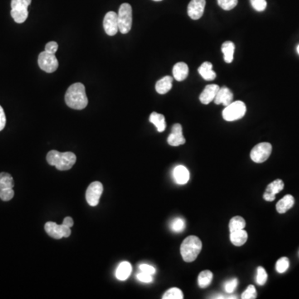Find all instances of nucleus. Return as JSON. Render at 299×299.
Returning <instances> with one entry per match:
<instances>
[{"mask_svg": "<svg viewBox=\"0 0 299 299\" xmlns=\"http://www.w3.org/2000/svg\"><path fill=\"white\" fill-rule=\"evenodd\" d=\"M65 102L68 107L73 109L83 110L86 108L88 104V99L83 83H74L68 88L65 94Z\"/></svg>", "mask_w": 299, "mask_h": 299, "instance_id": "f257e3e1", "label": "nucleus"}, {"mask_svg": "<svg viewBox=\"0 0 299 299\" xmlns=\"http://www.w3.org/2000/svg\"><path fill=\"white\" fill-rule=\"evenodd\" d=\"M77 161L76 155L73 152H59L58 151H49L47 155V161L50 166H54L59 170H68L74 166Z\"/></svg>", "mask_w": 299, "mask_h": 299, "instance_id": "f03ea898", "label": "nucleus"}, {"mask_svg": "<svg viewBox=\"0 0 299 299\" xmlns=\"http://www.w3.org/2000/svg\"><path fill=\"white\" fill-rule=\"evenodd\" d=\"M201 249V240L197 236L190 235L185 238L181 243L180 253L184 261L187 263H191L197 258Z\"/></svg>", "mask_w": 299, "mask_h": 299, "instance_id": "7ed1b4c3", "label": "nucleus"}, {"mask_svg": "<svg viewBox=\"0 0 299 299\" xmlns=\"http://www.w3.org/2000/svg\"><path fill=\"white\" fill-rule=\"evenodd\" d=\"M118 17V27L122 34L130 32L132 25V8L129 4L125 3L120 6Z\"/></svg>", "mask_w": 299, "mask_h": 299, "instance_id": "20e7f679", "label": "nucleus"}, {"mask_svg": "<svg viewBox=\"0 0 299 299\" xmlns=\"http://www.w3.org/2000/svg\"><path fill=\"white\" fill-rule=\"evenodd\" d=\"M32 0H12L11 1V16L17 24H23L29 16L28 8Z\"/></svg>", "mask_w": 299, "mask_h": 299, "instance_id": "39448f33", "label": "nucleus"}, {"mask_svg": "<svg viewBox=\"0 0 299 299\" xmlns=\"http://www.w3.org/2000/svg\"><path fill=\"white\" fill-rule=\"evenodd\" d=\"M246 105L242 101H236L227 106L223 111V118L227 122L241 119L245 115Z\"/></svg>", "mask_w": 299, "mask_h": 299, "instance_id": "423d86ee", "label": "nucleus"}, {"mask_svg": "<svg viewBox=\"0 0 299 299\" xmlns=\"http://www.w3.org/2000/svg\"><path fill=\"white\" fill-rule=\"evenodd\" d=\"M272 153V145L268 142H262L256 145L251 151V160L255 163H263L267 161Z\"/></svg>", "mask_w": 299, "mask_h": 299, "instance_id": "0eeeda50", "label": "nucleus"}, {"mask_svg": "<svg viewBox=\"0 0 299 299\" xmlns=\"http://www.w3.org/2000/svg\"><path fill=\"white\" fill-rule=\"evenodd\" d=\"M38 61L39 68L48 73H54L59 68V61L55 54H49L46 51L42 52L39 54Z\"/></svg>", "mask_w": 299, "mask_h": 299, "instance_id": "6e6552de", "label": "nucleus"}, {"mask_svg": "<svg viewBox=\"0 0 299 299\" xmlns=\"http://www.w3.org/2000/svg\"><path fill=\"white\" fill-rule=\"evenodd\" d=\"M44 229L50 237L56 239L68 238L71 235V228L63 224H56L55 222H47Z\"/></svg>", "mask_w": 299, "mask_h": 299, "instance_id": "1a4fd4ad", "label": "nucleus"}, {"mask_svg": "<svg viewBox=\"0 0 299 299\" xmlns=\"http://www.w3.org/2000/svg\"><path fill=\"white\" fill-rule=\"evenodd\" d=\"M103 192V185L99 181L91 183L86 192V199L91 206H97Z\"/></svg>", "mask_w": 299, "mask_h": 299, "instance_id": "9d476101", "label": "nucleus"}, {"mask_svg": "<svg viewBox=\"0 0 299 299\" xmlns=\"http://www.w3.org/2000/svg\"><path fill=\"white\" fill-rule=\"evenodd\" d=\"M103 27L105 32L109 36H114L119 30L118 27V17L117 13L111 11L105 15L103 20Z\"/></svg>", "mask_w": 299, "mask_h": 299, "instance_id": "9b49d317", "label": "nucleus"}, {"mask_svg": "<svg viewBox=\"0 0 299 299\" xmlns=\"http://www.w3.org/2000/svg\"><path fill=\"white\" fill-rule=\"evenodd\" d=\"M205 0H191L188 5V15L193 20H199L204 14Z\"/></svg>", "mask_w": 299, "mask_h": 299, "instance_id": "f8f14e48", "label": "nucleus"}, {"mask_svg": "<svg viewBox=\"0 0 299 299\" xmlns=\"http://www.w3.org/2000/svg\"><path fill=\"white\" fill-rule=\"evenodd\" d=\"M167 142L170 146H179L185 143V139L183 136L182 127L181 125L176 124L171 128V133L169 135Z\"/></svg>", "mask_w": 299, "mask_h": 299, "instance_id": "ddd939ff", "label": "nucleus"}, {"mask_svg": "<svg viewBox=\"0 0 299 299\" xmlns=\"http://www.w3.org/2000/svg\"><path fill=\"white\" fill-rule=\"evenodd\" d=\"M283 187L284 183L282 180L278 179L272 181L266 188L265 192L263 194V199H265L266 201H273L276 198V195L281 192Z\"/></svg>", "mask_w": 299, "mask_h": 299, "instance_id": "4468645a", "label": "nucleus"}, {"mask_svg": "<svg viewBox=\"0 0 299 299\" xmlns=\"http://www.w3.org/2000/svg\"><path fill=\"white\" fill-rule=\"evenodd\" d=\"M219 90V87L215 84H209L204 88V91L199 95V101L203 104H209L214 101Z\"/></svg>", "mask_w": 299, "mask_h": 299, "instance_id": "2eb2a0df", "label": "nucleus"}, {"mask_svg": "<svg viewBox=\"0 0 299 299\" xmlns=\"http://www.w3.org/2000/svg\"><path fill=\"white\" fill-rule=\"evenodd\" d=\"M233 95L231 91L226 87L219 88V92L217 93L216 97L214 98V102L215 104H223L224 107L229 106L233 102Z\"/></svg>", "mask_w": 299, "mask_h": 299, "instance_id": "dca6fc26", "label": "nucleus"}, {"mask_svg": "<svg viewBox=\"0 0 299 299\" xmlns=\"http://www.w3.org/2000/svg\"><path fill=\"white\" fill-rule=\"evenodd\" d=\"M173 177L178 185H185L190 180V172L184 166H177L173 170Z\"/></svg>", "mask_w": 299, "mask_h": 299, "instance_id": "f3484780", "label": "nucleus"}, {"mask_svg": "<svg viewBox=\"0 0 299 299\" xmlns=\"http://www.w3.org/2000/svg\"><path fill=\"white\" fill-rule=\"evenodd\" d=\"M188 74H189V68L187 64L185 63L182 62L178 63L173 68V77L176 81L181 82L185 80V78H187Z\"/></svg>", "mask_w": 299, "mask_h": 299, "instance_id": "a211bd4d", "label": "nucleus"}, {"mask_svg": "<svg viewBox=\"0 0 299 299\" xmlns=\"http://www.w3.org/2000/svg\"><path fill=\"white\" fill-rule=\"evenodd\" d=\"M132 272V264L129 262L124 261L120 263L116 271V277L117 279L125 281L130 277Z\"/></svg>", "mask_w": 299, "mask_h": 299, "instance_id": "6ab92c4d", "label": "nucleus"}, {"mask_svg": "<svg viewBox=\"0 0 299 299\" xmlns=\"http://www.w3.org/2000/svg\"><path fill=\"white\" fill-rule=\"evenodd\" d=\"M294 198L291 195H285L276 204V209L279 214H284L294 205Z\"/></svg>", "mask_w": 299, "mask_h": 299, "instance_id": "aec40b11", "label": "nucleus"}, {"mask_svg": "<svg viewBox=\"0 0 299 299\" xmlns=\"http://www.w3.org/2000/svg\"><path fill=\"white\" fill-rule=\"evenodd\" d=\"M198 71L204 80L213 81L216 78V73L213 70V65L209 62L203 63Z\"/></svg>", "mask_w": 299, "mask_h": 299, "instance_id": "412c9836", "label": "nucleus"}, {"mask_svg": "<svg viewBox=\"0 0 299 299\" xmlns=\"http://www.w3.org/2000/svg\"><path fill=\"white\" fill-rule=\"evenodd\" d=\"M230 241L233 245L239 247L246 243L248 239V233L244 229H238L235 231L230 232Z\"/></svg>", "mask_w": 299, "mask_h": 299, "instance_id": "4be33fe9", "label": "nucleus"}, {"mask_svg": "<svg viewBox=\"0 0 299 299\" xmlns=\"http://www.w3.org/2000/svg\"><path fill=\"white\" fill-rule=\"evenodd\" d=\"M173 78L170 76H166L156 83V90L159 94H166L172 88Z\"/></svg>", "mask_w": 299, "mask_h": 299, "instance_id": "5701e85b", "label": "nucleus"}, {"mask_svg": "<svg viewBox=\"0 0 299 299\" xmlns=\"http://www.w3.org/2000/svg\"><path fill=\"white\" fill-rule=\"evenodd\" d=\"M150 122L156 126L159 132H163L166 128V122L163 115L152 112L150 116Z\"/></svg>", "mask_w": 299, "mask_h": 299, "instance_id": "b1692460", "label": "nucleus"}, {"mask_svg": "<svg viewBox=\"0 0 299 299\" xmlns=\"http://www.w3.org/2000/svg\"><path fill=\"white\" fill-rule=\"evenodd\" d=\"M234 49H235V46L233 42H224L222 45V53L224 54V61L226 62L227 64H230L233 62Z\"/></svg>", "mask_w": 299, "mask_h": 299, "instance_id": "393cba45", "label": "nucleus"}, {"mask_svg": "<svg viewBox=\"0 0 299 299\" xmlns=\"http://www.w3.org/2000/svg\"><path fill=\"white\" fill-rule=\"evenodd\" d=\"M213 280V273L209 270H204L199 274L198 277V284L199 287L205 288L209 287V284L211 283Z\"/></svg>", "mask_w": 299, "mask_h": 299, "instance_id": "a878e982", "label": "nucleus"}, {"mask_svg": "<svg viewBox=\"0 0 299 299\" xmlns=\"http://www.w3.org/2000/svg\"><path fill=\"white\" fill-rule=\"evenodd\" d=\"M246 222L241 216H234L229 221V232L235 231L238 229H243L245 228Z\"/></svg>", "mask_w": 299, "mask_h": 299, "instance_id": "bb28decb", "label": "nucleus"}, {"mask_svg": "<svg viewBox=\"0 0 299 299\" xmlns=\"http://www.w3.org/2000/svg\"><path fill=\"white\" fill-rule=\"evenodd\" d=\"M15 181L12 175L9 173H0V190L7 189V188H14Z\"/></svg>", "mask_w": 299, "mask_h": 299, "instance_id": "cd10ccee", "label": "nucleus"}, {"mask_svg": "<svg viewBox=\"0 0 299 299\" xmlns=\"http://www.w3.org/2000/svg\"><path fill=\"white\" fill-rule=\"evenodd\" d=\"M184 297L183 292L180 288L172 287L166 291L162 296L163 299H182Z\"/></svg>", "mask_w": 299, "mask_h": 299, "instance_id": "c85d7f7f", "label": "nucleus"}, {"mask_svg": "<svg viewBox=\"0 0 299 299\" xmlns=\"http://www.w3.org/2000/svg\"><path fill=\"white\" fill-rule=\"evenodd\" d=\"M170 228L175 233H180L182 232L185 228V222L184 219L181 218H175L173 219L171 224H170Z\"/></svg>", "mask_w": 299, "mask_h": 299, "instance_id": "c756f323", "label": "nucleus"}, {"mask_svg": "<svg viewBox=\"0 0 299 299\" xmlns=\"http://www.w3.org/2000/svg\"><path fill=\"white\" fill-rule=\"evenodd\" d=\"M289 267V259L286 257L279 258L276 263V270L279 273H283Z\"/></svg>", "mask_w": 299, "mask_h": 299, "instance_id": "7c9ffc66", "label": "nucleus"}, {"mask_svg": "<svg viewBox=\"0 0 299 299\" xmlns=\"http://www.w3.org/2000/svg\"><path fill=\"white\" fill-rule=\"evenodd\" d=\"M267 273L266 270L263 267H258L257 269V276H256V282L258 285H264L267 282Z\"/></svg>", "mask_w": 299, "mask_h": 299, "instance_id": "2f4dec72", "label": "nucleus"}, {"mask_svg": "<svg viewBox=\"0 0 299 299\" xmlns=\"http://www.w3.org/2000/svg\"><path fill=\"white\" fill-rule=\"evenodd\" d=\"M218 5L224 10H231L238 5V0H217Z\"/></svg>", "mask_w": 299, "mask_h": 299, "instance_id": "473e14b6", "label": "nucleus"}, {"mask_svg": "<svg viewBox=\"0 0 299 299\" xmlns=\"http://www.w3.org/2000/svg\"><path fill=\"white\" fill-rule=\"evenodd\" d=\"M15 196V191L13 188H7L0 190V199L3 201H10Z\"/></svg>", "mask_w": 299, "mask_h": 299, "instance_id": "72a5a7b5", "label": "nucleus"}, {"mask_svg": "<svg viewBox=\"0 0 299 299\" xmlns=\"http://www.w3.org/2000/svg\"><path fill=\"white\" fill-rule=\"evenodd\" d=\"M256 297H257V292L253 285H249L247 287V289L241 295V298L243 299H254Z\"/></svg>", "mask_w": 299, "mask_h": 299, "instance_id": "f704fd0d", "label": "nucleus"}, {"mask_svg": "<svg viewBox=\"0 0 299 299\" xmlns=\"http://www.w3.org/2000/svg\"><path fill=\"white\" fill-rule=\"evenodd\" d=\"M250 2L253 9L258 12H263L267 8L266 0H250Z\"/></svg>", "mask_w": 299, "mask_h": 299, "instance_id": "c9c22d12", "label": "nucleus"}, {"mask_svg": "<svg viewBox=\"0 0 299 299\" xmlns=\"http://www.w3.org/2000/svg\"><path fill=\"white\" fill-rule=\"evenodd\" d=\"M237 286H238V279L237 278H233V279H230L228 282H225L224 290L228 293H232L235 290Z\"/></svg>", "mask_w": 299, "mask_h": 299, "instance_id": "e433bc0d", "label": "nucleus"}, {"mask_svg": "<svg viewBox=\"0 0 299 299\" xmlns=\"http://www.w3.org/2000/svg\"><path fill=\"white\" fill-rule=\"evenodd\" d=\"M152 276L153 275L148 274V273H146V272H140L136 275V277H137V279L140 282H145V283H150V282L153 281V277Z\"/></svg>", "mask_w": 299, "mask_h": 299, "instance_id": "4c0bfd02", "label": "nucleus"}, {"mask_svg": "<svg viewBox=\"0 0 299 299\" xmlns=\"http://www.w3.org/2000/svg\"><path fill=\"white\" fill-rule=\"evenodd\" d=\"M59 49V44H57L56 42L51 41L49 42L45 46V51L49 54H55Z\"/></svg>", "mask_w": 299, "mask_h": 299, "instance_id": "58836bf2", "label": "nucleus"}, {"mask_svg": "<svg viewBox=\"0 0 299 299\" xmlns=\"http://www.w3.org/2000/svg\"><path fill=\"white\" fill-rule=\"evenodd\" d=\"M139 269H140L141 272H146V273L151 275H154L155 274V272H156V268L153 266L149 265V264H146V263L140 264Z\"/></svg>", "mask_w": 299, "mask_h": 299, "instance_id": "ea45409f", "label": "nucleus"}, {"mask_svg": "<svg viewBox=\"0 0 299 299\" xmlns=\"http://www.w3.org/2000/svg\"><path fill=\"white\" fill-rule=\"evenodd\" d=\"M6 125V116L3 107L0 106V132L4 130Z\"/></svg>", "mask_w": 299, "mask_h": 299, "instance_id": "a19ab883", "label": "nucleus"}, {"mask_svg": "<svg viewBox=\"0 0 299 299\" xmlns=\"http://www.w3.org/2000/svg\"><path fill=\"white\" fill-rule=\"evenodd\" d=\"M63 224L69 227V228H72L73 226V224H74V222H73V219L71 217H66L64 219V221H63Z\"/></svg>", "mask_w": 299, "mask_h": 299, "instance_id": "79ce46f5", "label": "nucleus"}, {"mask_svg": "<svg viewBox=\"0 0 299 299\" xmlns=\"http://www.w3.org/2000/svg\"><path fill=\"white\" fill-rule=\"evenodd\" d=\"M153 1H156V2H160V1H162V0H153Z\"/></svg>", "mask_w": 299, "mask_h": 299, "instance_id": "37998d69", "label": "nucleus"}, {"mask_svg": "<svg viewBox=\"0 0 299 299\" xmlns=\"http://www.w3.org/2000/svg\"><path fill=\"white\" fill-rule=\"evenodd\" d=\"M297 53H298V54H299V45H298V46H297Z\"/></svg>", "mask_w": 299, "mask_h": 299, "instance_id": "c03bdc74", "label": "nucleus"}]
</instances>
